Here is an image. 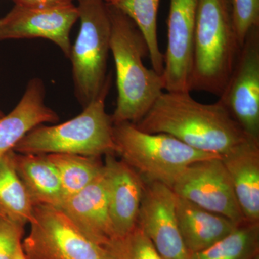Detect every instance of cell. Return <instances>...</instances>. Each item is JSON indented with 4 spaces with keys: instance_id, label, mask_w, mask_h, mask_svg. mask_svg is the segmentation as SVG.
<instances>
[{
    "instance_id": "obj_12",
    "label": "cell",
    "mask_w": 259,
    "mask_h": 259,
    "mask_svg": "<svg viewBox=\"0 0 259 259\" xmlns=\"http://www.w3.org/2000/svg\"><path fill=\"white\" fill-rule=\"evenodd\" d=\"M198 0H170L161 76L166 92H190Z\"/></svg>"
},
{
    "instance_id": "obj_6",
    "label": "cell",
    "mask_w": 259,
    "mask_h": 259,
    "mask_svg": "<svg viewBox=\"0 0 259 259\" xmlns=\"http://www.w3.org/2000/svg\"><path fill=\"white\" fill-rule=\"evenodd\" d=\"M79 35L71 47L69 59L76 98L83 108L102 91L110 51V16L105 0H79Z\"/></svg>"
},
{
    "instance_id": "obj_18",
    "label": "cell",
    "mask_w": 259,
    "mask_h": 259,
    "mask_svg": "<svg viewBox=\"0 0 259 259\" xmlns=\"http://www.w3.org/2000/svg\"><path fill=\"white\" fill-rule=\"evenodd\" d=\"M15 168L32 205L59 207L63 193L55 166L46 154L14 153Z\"/></svg>"
},
{
    "instance_id": "obj_7",
    "label": "cell",
    "mask_w": 259,
    "mask_h": 259,
    "mask_svg": "<svg viewBox=\"0 0 259 259\" xmlns=\"http://www.w3.org/2000/svg\"><path fill=\"white\" fill-rule=\"evenodd\" d=\"M30 224L22 243L28 259H115L112 250L85 236L59 207L34 206Z\"/></svg>"
},
{
    "instance_id": "obj_15",
    "label": "cell",
    "mask_w": 259,
    "mask_h": 259,
    "mask_svg": "<svg viewBox=\"0 0 259 259\" xmlns=\"http://www.w3.org/2000/svg\"><path fill=\"white\" fill-rule=\"evenodd\" d=\"M45 96L42 80H30L18 105L0 118V159L31 130L59 120L57 113L46 105Z\"/></svg>"
},
{
    "instance_id": "obj_31",
    "label": "cell",
    "mask_w": 259,
    "mask_h": 259,
    "mask_svg": "<svg viewBox=\"0 0 259 259\" xmlns=\"http://www.w3.org/2000/svg\"><path fill=\"white\" fill-rule=\"evenodd\" d=\"M77 1H79V0H77Z\"/></svg>"
},
{
    "instance_id": "obj_27",
    "label": "cell",
    "mask_w": 259,
    "mask_h": 259,
    "mask_svg": "<svg viewBox=\"0 0 259 259\" xmlns=\"http://www.w3.org/2000/svg\"><path fill=\"white\" fill-rule=\"evenodd\" d=\"M14 259H28L24 253L23 247L21 245L19 246L18 250H17L16 254H15Z\"/></svg>"
},
{
    "instance_id": "obj_17",
    "label": "cell",
    "mask_w": 259,
    "mask_h": 259,
    "mask_svg": "<svg viewBox=\"0 0 259 259\" xmlns=\"http://www.w3.org/2000/svg\"><path fill=\"white\" fill-rule=\"evenodd\" d=\"M175 213L182 239L191 254L209 248L238 226L228 218L199 207L176 194Z\"/></svg>"
},
{
    "instance_id": "obj_20",
    "label": "cell",
    "mask_w": 259,
    "mask_h": 259,
    "mask_svg": "<svg viewBox=\"0 0 259 259\" xmlns=\"http://www.w3.org/2000/svg\"><path fill=\"white\" fill-rule=\"evenodd\" d=\"M134 21L147 44L152 69L161 75L163 54L158 39L157 18L160 0H105Z\"/></svg>"
},
{
    "instance_id": "obj_8",
    "label": "cell",
    "mask_w": 259,
    "mask_h": 259,
    "mask_svg": "<svg viewBox=\"0 0 259 259\" xmlns=\"http://www.w3.org/2000/svg\"><path fill=\"white\" fill-rule=\"evenodd\" d=\"M171 190L179 197L225 216L238 226L248 222L237 200L222 157L203 160L187 166Z\"/></svg>"
},
{
    "instance_id": "obj_19",
    "label": "cell",
    "mask_w": 259,
    "mask_h": 259,
    "mask_svg": "<svg viewBox=\"0 0 259 259\" xmlns=\"http://www.w3.org/2000/svg\"><path fill=\"white\" fill-rule=\"evenodd\" d=\"M14 153L10 151L0 159V212L25 226L31 222L33 205L15 168Z\"/></svg>"
},
{
    "instance_id": "obj_10",
    "label": "cell",
    "mask_w": 259,
    "mask_h": 259,
    "mask_svg": "<svg viewBox=\"0 0 259 259\" xmlns=\"http://www.w3.org/2000/svg\"><path fill=\"white\" fill-rule=\"evenodd\" d=\"M79 16V9L74 3L53 7L15 5L0 18V40L47 39L69 58L72 47L70 32Z\"/></svg>"
},
{
    "instance_id": "obj_24",
    "label": "cell",
    "mask_w": 259,
    "mask_h": 259,
    "mask_svg": "<svg viewBox=\"0 0 259 259\" xmlns=\"http://www.w3.org/2000/svg\"><path fill=\"white\" fill-rule=\"evenodd\" d=\"M232 18L240 47L252 28L259 26V0H231Z\"/></svg>"
},
{
    "instance_id": "obj_30",
    "label": "cell",
    "mask_w": 259,
    "mask_h": 259,
    "mask_svg": "<svg viewBox=\"0 0 259 259\" xmlns=\"http://www.w3.org/2000/svg\"><path fill=\"white\" fill-rule=\"evenodd\" d=\"M0 217H5V216H4V215H3V214H2V213H1V212H0Z\"/></svg>"
},
{
    "instance_id": "obj_4",
    "label": "cell",
    "mask_w": 259,
    "mask_h": 259,
    "mask_svg": "<svg viewBox=\"0 0 259 259\" xmlns=\"http://www.w3.org/2000/svg\"><path fill=\"white\" fill-rule=\"evenodd\" d=\"M111 75L83 112L59 125H39L25 135L13 151L22 154L67 153L86 156L115 154L113 122L105 110Z\"/></svg>"
},
{
    "instance_id": "obj_9",
    "label": "cell",
    "mask_w": 259,
    "mask_h": 259,
    "mask_svg": "<svg viewBox=\"0 0 259 259\" xmlns=\"http://www.w3.org/2000/svg\"><path fill=\"white\" fill-rule=\"evenodd\" d=\"M218 102L247 136L259 141V26L245 37Z\"/></svg>"
},
{
    "instance_id": "obj_23",
    "label": "cell",
    "mask_w": 259,
    "mask_h": 259,
    "mask_svg": "<svg viewBox=\"0 0 259 259\" xmlns=\"http://www.w3.org/2000/svg\"><path fill=\"white\" fill-rule=\"evenodd\" d=\"M115 259H162L139 226L117 240L111 248Z\"/></svg>"
},
{
    "instance_id": "obj_11",
    "label": "cell",
    "mask_w": 259,
    "mask_h": 259,
    "mask_svg": "<svg viewBox=\"0 0 259 259\" xmlns=\"http://www.w3.org/2000/svg\"><path fill=\"white\" fill-rule=\"evenodd\" d=\"M138 225L162 259H190L177 222L175 194L168 186L146 182Z\"/></svg>"
},
{
    "instance_id": "obj_22",
    "label": "cell",
    "mask_w": 259,
    "mask_h": 259,
    "mask_svg": "<svg viewBox=\"0 0 259 259\" xmlns=\"http://www.w3.org/2000/svg\"><path fill=\"white\" fill-rule=\"evenodd\" d=\"M259 253V223L246 222L190 259H252Z\"/></svg>"
},
{
    "instance_id": "obj_28",
    "label": "cell",
    "mask_w": 259,
    "mask_h": 259,
    "mask_svg": "<svg viewBox=\"0 0 259 259\" xmlns=\"http://www.w3.org/2000/svg\"><path fill=\"white\" fill-rule=\"evenodd\" d=\"M4 115V113H3V112L2 111L1 109H0V118H1Z\"/></svg>"
},
{
    "instance_id": "obj_26",
    "label": "cell",
    "mask_w": 259,
    "mask_h": 259,
    "mask_svg": "<svg viewBox=\"0 0 259 259\" xmlns=\"http://www.w3.org/2000/svg\"><path fill=\"white\" fill-rule=\"evenodd\" d=\"M15 5L27 7H53L73 3L74 0H11Z\"/></svg>"
},
{
    "instance_id": "obj_3",
    "label": "cell",
    "mask_w": 259,
    "mask_h": 259,
    "mask_svg": "<svg viewBox=\"0 0 259 259\" xmlns=\"http://www.w3.org/2000/svg\"><path fill=\"white\" fill-rule=\"evenodd\" d=\"M231 0H198L190 91L219 97L239 54Z\"/></svg>"
},
{
    "instance_id": "obj_16",
    "label": "cell",
    "mask_w": 259,
    "mask_h": 259,
    "mask_svg": "<svg viewBox=\"0 0 259 259\" xmlns=\"http://www.w3.org/2000/svg\"><path fill=\"white\" fill-rule=\"evenodd\" d=\"M248 222L259 223V141L247 140L222 156Z\"/></svg>"
},
{
    "instance_id": "obj_5",
    "label": "cell",
    "mask_w": 259,
    "mask_h": 259,
    "mask_svg": "<svg viewBox=\"0 0 259 259\" xmlns=\"http://www.w3.org/2000/svg\"><path fill=\"white\" fill-rule=\"evenodd\" d=\"M115 153L146 182H159L171 189L187 166L222 157L199 151L166 134L144 132L131 122L113 124Z\"/></svg>"
},
{
    "instance_id": "obj_2",
    "label": "cell",
    "mask_w": 259,
    "mask_h": 259,
    "mask_svg": "<svg viewBox=\"0 0 259 259\" xmlns=\"http://www.w3.org/2000/svg\"><path fill=\"white\" fill-rule=\"evenodd\" d=\"M107 7L111 25L110 51L115 61L117 88L112 121L113 124H136L164 92L163 79L161 75L144 64L149 51L136 24L120 10L110 5Z\"/></svg>"
},
{
    "instance_id": "obj_21",
    "label": "cell",
    "mask_w": 259,
    "mask_h": 259,
    "mask_svg": "<svg viewBox=\"0 0 259 259\" xmlns=\"http://www.w3.org/2000/svg\"><path fill=\"white\" fill-rule=\"evenodd\" d=\"M60 179L63 202L88 187L104 168L100 157L67 153L46 154Z\"/></svg>"
},
{
    "instance_id": "obj_25",
    "label": "cell",
    "mask_w": 259,
    "mask_h": 259,
    "mask_svg": "<svg viewBox=\"0 0 259 259\" xmlns=\"http://www.w3.org/2000/svg\"><path fill=\"white\" fill-rule=\"evenodd\" d=\"M24 227L7 218L0 217V259H14L22 243Z\"/></svg>"
},
{
    "instance_id": "obj_1",
    "label": "cell",
    "mask_w": 259,
    "mask_h": 259,
    "mask_svg": "<svg viewBox=\"0 0 259 259\" xmlns=\"http://www.w3.org/2000/svg\"><path fill=\"white\" fill-rule=\"evenodd\" d=\"M134 125L149 134L171 135L190 147L221 156L251 139L220 102L201 103L190 92H163Z\"/></svg>"
},
{
    "instance_id": "obj_29",
    "label": "cell",
    "mask_w": 259,
    "mask_h": 259,
    "mask_svg": "<svg viewBox=\"0 0 259 259\" xmlns=\"http://www.w3.org/2000/svg\"><path fill=\"white\" fill-rule=\"evenodd\" d=\"M252 259H259V253L258 254L255 255L254 257H253Z\"/></svg>"
},
{
    "instance_id": "obj_14",
    "label": "cell",
    "mask_w": 259,
    "mask_h": 259,
    "mask_svg": "<svg viewBox=\"0 0 259 259\" xmlns=\"http://www.w3.org/2000/svg\"><path fill=\"white\" fill-rule=\"evenodd\" d=\"M105 156L109 210L116 234L123 238L137 226L146 182L127 163L118 161L115 153Z\"/></svg>"
},
{
    "instance_id": "obj_13",
    "label": "cell",
    "mask_w": 259,
    "mask_h": 259,
    "mask_svg": "<svg viewBox=\"0 0 259 259\" xmlns=\"http://www.w3.org/2000/svg\"><path fill=\"white\" fill-rule=\"evenodd\" d=\"M59 208L85 236L97 244L111 250L120 239L114 229L109 210L105 166L93 182L65 199Z\"/></svg>"
}]
</instances>
